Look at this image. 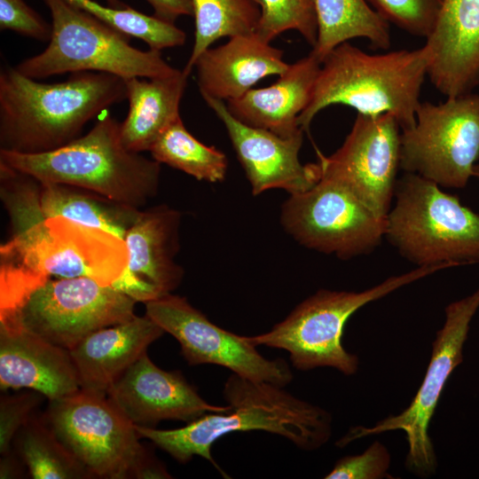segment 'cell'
I'll list each match as a JSON object with an SVG mask.
<instances>
[{
	"label": "cell",
	"instance_id": "cell-2",
	"mask_svg": "<svg viewBox=\"0 0 479 479\" xmlns=\"http://www.w3.org/2000/svg\"><path fill=\"white\" fill-rule=\"evenodd\" d=\"M125 80L76 72L60 82H37L4 67L0 72V150L43 153L79 137L83 127L126 99Z\"/></svg>",
	"mask_w": 479,
	"mask_h": 479
},
{
	"label": "cell",
	"instance_id": "cell-20",
	"mask_svg": "<svg viewBox=\"0 0 479 479\" xmlns=\"http://www.w3.org/2000/svg\"><path fill=\"white\" fill-rule=\"evenodd\" d=\"M0 389H32L49 400L81 389L67 349L13 324H0Z\"/></svg>",
	"mask_w": 479,
	"mask_h": 479
},
{
	"label": "cell",
	"instance_id": "cell-38",
	"mask_svg": "<svg viewBox=\"0 0 479 479\" xmlns=\"http://www.w3.org/2000/svg\"><path fill=\"white\" fill-rule=\"evenodd\" d=\"M107 3V5L114 7V8H125L128 5L122 3L120 0H106Z\"/></svg>",
	"mask_w": 479,
	"mask_h": 479
},
{
	"label": "cell",
	"instance_id": "cell-4",
	"mask_svg": "<svg viewBox=\"0 0 479 479\" xmlns=\"http://www.w3.org/2000/svg\"><path fill=\"white\" fill-rule=\"evenodd\" d=\"M0 163L41 183L76 186L137 208L155 197L160 185L161 163L128 150L122 142L121 122L110 114L85 135L51 152L0 150Z\"/></svg>",
	"mask_w": 479,
	"mask_h": 479
},
{
	"label": "cell",
	"instance_id": "cell-34",
	"mask_svg": "<svg viewBox=\"0 0 479 479\" xmlns=\"http://www.w3.org/2000/svg\"><path fill=\"white\" fill-rule=\"evenodd\" d=\"M45 397L38 391L27 389L0 398V454L12 451L18 431L33 415L35 409Z\"/></svg>",
	"mask_w": 479,
	"mask_h": 479
},
{
	"label": "cell",
	"instance_id": "cell-21",
	"mask_svg": "<svg viewBox=\"0 0 479 479\" xmlns=\"http://www.w3.org/2000/svg\"><path fill=\"white\" fill-rule=\"evenodd\" d=\"M290 64L283 51L255 32L229 37L218 47H209L196 59L193 68L200 94L220 100L241 97L264 77L281 75Z\"/></svg>",
	"mask_w": 479,
	"mask_h": 479
},
{
	"label": "cell",
	"instance_id": "cell-3",
	"mask_svg": "<svg viewBox=\"0 0 479 479\" xmlns=\"http://www.w3.org/2000/svg\"><path fill=\"white\" fill-rule=\"evenodd\" d=\"M428 66L424 45L412 51L369 54L343 43L322 61L299 126L307 130L324 108L343 105L365 115L390 114L402 130L410 129L415 124Z\"/></svg>",
	"mask_w": 479,
	"mask_h": 479
},
{
	"label": "cell",
	"instance_id": "cell-32",
	"mask_svg": "<svg viewBox=\"0 0 479 479\" xmlns=\"http://www.w3.org/2000/svg\"><path fill=\"white\" fill-rule=\"evenodd\" d=\"M389 24L427 38L436 20L440 0H367Z\"/></svg>",
	"mask_w": 479,
	"mask_h": 479
},
{
	"label": "cell",
	"instance_id": "cell-37",
	"mask_svg": "<svg viewBox=\"0 0 479 479\" xmlns=\"http://www.w3.org/2000/svg\"><path fill=\"white\" fill-rule=\"evenodd\" d=\"M0 462V478H17L21 477L22 468L20 466L21 459L17 453L12 451L4 455H1Z\"/></svg>",
	"mask_w": 479,
	"mask_h": 479
},
{
	"label": "cell",
	"instance_id": "cell-33",
	"mask_svg": "<svg viewBox=\"0 0 479 479\" xmlns=\"http://www.w3.org/2000/svg\"><path fill=\"white\" fill-rule=\"evenodd\" d=\"M391 458L387 447L374 441L363 453L347 455L336 461L326 479H384L391 478L388 473Z\"/></svg>",
	"mask_w": 479,
	"mask_h": 479
},
{
	"label": "cell",
	"instance_id": "cell-36",
	"mask_svg": "<svg viewBox=\"0 0 479 479\" xmlns=\"http://www.w3.org/2000/svg\"><path fill=\"white\" fill-rule=\"evenodd\" d=\"M153 10V15L164 21L175 23L181 16H193L192 0H145Z\"/></svg>",
	"mask_w": 479,
	"mask_h": 479
},
{
	"label": "cell",
	"instance_id": "cell-29",
	"mask_svg": "<svg viewBox=\"0 0 479 479\" xmlns=\"http://www.w3.org/2000/svg\"><path fill=\"white\" fill-rule=\"evenodd\" d=\"M149 152L158 162L200 181L216 183L224 180L226 175V155L194 137L185 127L181 117L162 132Z\"/></svg>",
	"mask_w": 479,
	"mask_h": 479
},
{
	"label": "cell",
	"instance_id": "cell-6",
	"mask_svg": "<svg viewBox=\"0 0 479 479\" xmlns=\"http://www.w3.org/2000/svg\"><path fill=\"white\" fill-rule=\"evenodd\" d=\"M385 239L418 266L479 263V215L436 183L406 173L397 180Z\"/></svg>",
	"mask_w": 479,
	"mask_h": 479
},
{
	"label": "cell",
	"instance_id": "cell-27",
	"mask_svg": "<svg viewBox=\"0 0 479 479\" xmlns=\"http://www.w3.org/2000/svg\"><path fill=\"white\" fill-rule=\"evenodd\" d=\"M13 444L32 478H90L59 439L43 414L32 415L16 434Z\"/></svg>",
	"mask_w": 479,
	"mask_h": 479
},
{
	"label": "cell",
	"instance_id": "cell-17",
	"mask_svg": "<svg viewBox=\"0 0 479 479\" xmlns=\"http://www.w3.org/2000/svg\"><path fill=\"white\" fill-rule=\"evenodd\" d=\"M203 99L224 123L254 195L273 188L297 194L319 180L318 162L303 165L299 160L303 133L280 137L242 122L223 100L210 97Z\"/></svg>",
	"mask_w": 479,
	"mask_h": 479
},
{
	"label": "cell",
	"instance_id": "cell-19",
	"mask_svg": "<svg viewBox=\"0 0 479 479\" xmlns=\"http://www.w3.org/2000/svg\"><path fill=\"white\" fill-rule=\"evenodd\" d=\"M428 76L441 93L456 97L479 87V0H440L424 44Z\"/></svg>",
	"mask_w": 479,
	"mask_h": 479
},
{
	"label": "cell",
	"instance_id": "cell-12",
	"mask_svg": "<svg viewBox=\"0 0 479 479\" xmlns=\"http://www.w3.org/2000/svg\"><path fill=\"white\" fill-rule=\"evenodd\" d=\"M479 160V93L420 102L401 132L400 169L448 188H464Z\"/></svg>",
	"mask_w": 479,
	"mask_h": 479
},
{
	"label": "cell",
	"instance_id": "cell-9",
	"mask_svg": "<svg viewBox=\"0 0 479 479\" xmlns=\"http://www.w3.org/2000/svg\"><path fill=\"white\" fill-rule=\"evenodd\" d=\"M445 268L450 266H418L361 292L318 290L269 332L247 336L248 341L255 346L287 350L297 370L332 367L351 376L358 369L359 359L357 355L348 352L342 343L349 318L365 304Z\"/></svg>",
	"mask_w": 479,
	"mask_h": 479
},
{
	"label": "cell",
	"instance_id": "cell-11",
	"mask_svg": "<svg viewBox=\"0 0 479 479\" xmlns=\"http://www.w3.org/2000/svg\"><path fill=\"white\" fill-rule=\"evenodd\" d=\"M479 309V288L471 294L451 302L445 308V319L432 343V352L423 381L410 405L397 415H390L373 427L351 428L336 445L388 431L403 430L407 438L406 468L420 477L435 474L437 461L428 435L444 388L455 368L463 362V349L470 324Z\"/></svg>",
	"mask_w": 479,
	"mask_h": 479
},
{
	"label": "cell",
	"instance_id": "cell-5",
	"mask_svg": "<svg viewBox=\"0 0 479 479\" xmlns=\"http://www.w3.org/2000/svg\"><path fill=\"white\" fill-rule=\"evenodd\" d=\"M136 302L90 278L0 271V324L20 326L68 350L92 332L134 318Z\"/></svg>",
	"mask_w": 479,
	"mask_h": 479
},
{
	"label": "cell",
	"instance_id": "cell-16",
	"mask_svg": "<svg viewBox=\"0 0 479 479\" xmlns=\"http://www.w3.org/2000/svg\"><path fill=\"white\" fill-rule=\"evenodd\" d=\"M180 224L181 213L167 205L140 210L123 239L127 266L112 287L145 303L174 291L184 277L175 261Z\"/></svg>",
	"mask_w": 479,
	"mask_h": 479
},
{
	"label": "cell",
	"instance_id": "cell-14",
	"mask_svg": "<svg viewBox=\"0 0 479 479\" xmlns=\"http://www.w3.org/2000/svg\"><path fill=\"white\" fill-rule=\"evenodd\" d=\"M145 304V315L179 342L189 365H216L241 377L279 387L292 381V371L284 359L265 358L247 336L215 325L185 297L170 293Z\"/></svg>",
	"mask_w": 479,
	"mask_h": 479
},
{
	"label": "cell",
	"instance_id": "cell-18",
	"mask_svg": "<svg viewBox=\"0 0 479 479\" xmlns=\"http://www.w3.org/2000/svg\"><path fill=\"white\" fill-rule=\"evenodd\" d=\"M113 404L134 425L155 428L161 420L186 423L209 412H223L228 404L205 401L180 371H165L141 356L108 389Z\"/></svg>",
	"mask_w": 479,
	"mask_h": 479
},
{
	"label": "cell",
	"instance_id": "cell-23",
	"mask_svg": "<svg viewBox=\"0 0 479 479\" xmlns=\"http://www.w3.org/2000/svg\"><path fill=\"white\" fill-rule=\"evenodd\" d=\"M320 66L321 62L310 52L290 64L273 84L252 88L227 101V107L242 122L280 137L303 133L298 119L310 100Z\"/></svg>",
	"mask_w": 479,
	"mask_h": 479
},
{
	"label": "cell",
	"instance_id": "cell-35",
	"mask_svg": "<svg viewBox=\"0 0 479 479\" xmlns=\"http://www.w3.org/2000/svg\"><path fill=\"white\" fill-rule=\"evenodd\" d=\"M0 29L11 30L40 42H49L51 35V24L23 0H0Z\"/></svg>",
	"mask_w": 479,
	"mask_h": 479
},
{
	"label": "cell",
	"instance_id": "cell-7",
	"mask_svg": "<svg viewBox=\"0 0 479 479\" xmlns=\"http://www.w3.org/2000/svg\"><path fill=\"white\" fill-rule=\"evenodd\" d=\"M43 416L90 478H172L106 395L80 389L49 400Z\"/></svg>",
	"mask_w": 479,
	"mask_h": 479
},
{
	"label": "cell",
	"instance_id": "cell-22",
	"mask_svg": "<svg viewBox=\"0 0 479 479\" xmlns=\"http://www.w3.org/2000/svg\"><path fill=\"white\" fill-rule=\"evenodd\" d=\"M164 333L145 315L87 335L69 350L81 389L106 395L120 376Z\"/></svg>",
	"mask_w": 479,
	"mask_h": 479
},
{
	"label": "cell",
	"instance_id": "cell-8",
	"mask_svg": "<svg viewBox=\"0 0 479 479\" xmlns=\"http://www.w3.org/2000/svg\"><path fill=\"white\" fill-rule=\"evenodd\" d=\"M51 16V35L40 53L15 68L33 79L76 72L155 78L172 75L171 67L154 50L141 51L130 36L114 29L68 0H43Z\"/></svg>",
	"mask_w": 479,
	"mask_h": 479
},
{
	"label": "cell",
	"instance_id": "cell-26",
	"mask_svg": "<svg viewBox=\"0 0 479 479\" xmlns=\"http://www.w3.org/2000/svg\"><path fill=\"white\" fill-rule=\"evenodd\" d=\"M40 202L46 218H66L122 240L140 213L137 208L63 184L41 183Z\"/></svg>",
	"mask_w": 479,
	"mask_h": 479
},
{
	"label": "cell",
	"instance_id": "cell-13",
	"mask_svg": "<svg viewBox=\"0 0 479 479\" xmlns=\"http://www.w3.org/2000/svg\"><path fill=\"white\" fill-rule=\"evenodd\" d=\"M280 218L300 244L341 259L369 254L385 238L386 218L373 214L342 185L323 177L309 190L290 195Z\"/></svg>",
	"mask_w": 479,
	"mask_h": 479
},
{
	"label": "cell",
	"instance_id": "cell-25",
	"mask_svg": "<svg viewBox=\"0 0 479 479\" xmlns=\"http://www.w3.org/2000/svg\"><path fill=\"white\" fill-rule=\"evenodd\" d=\"M318 26L310 51L321 63L338 45L365 38L373 49L388 50L391 44L389 24L367 0H310Z\"/></svg>",
	"mask_w": 479,
	"mask_h": 479
},
{
	"label": "cell",
	"instance_id": "cell-28",
	"mask_svg": "<svg viewBox=\"0 0 479 479\" xmlns=\"http://www.w3.org/2000/svg\"><path fill=\"white\" fill-rule=\"evenodd\" d=\"M194 43L183 69L190 75L199 56L222 37L256 31L261 16L255 0H192Z\"/></svg>",
	"mask_w": 479,
	"mask_h": 479
},
{
	"label": "cell",
	"instance_id": "cell-1",
	"mask_svg": "<svg viewBox=\"0 0 479 479\" xmlns=\"http://www.w3.org/2000/svg\"><path fill=\"white\" fill-rule=\"evenodd\" d=\"M283 388L232 373L223 390L227 411L204 414L176 429L138 425L135 428L141 438L151 440L177 462L186 463L200 456L224 476L226 474L213 459L211 448L230 433L265 431L285 437L302 450L319 449L332 436L331 414Z\"/></svg>",
	"mask_w": 479,
	"mask_h": 479
},
{
	"label": "cell",
	"instance_id": "cell-10",
	"mask_svg": "<svg viewBox=\"0 0 479 479\" xmlns=\"http://www.w3.org/2000/svg\"><path fill=\"white\" fill-rule=\"evenodd\" d=\"M127 263L123 240L62 217L41 216L12 229L0 247V267L43 279L84 277L112 286Z\"/></svg>",
	"mask_w": 479,
	"mask_h": 479
},
{
	"label": "cell",
	"instance_id": "cell-31",
	"mask_svg": "<svg viewBox=\"0 0 479 479\" xmlns=\"http://www.w3.org/2000/svg\"><path fill=\"white\" fill-rule=\"evenodd\" d=\"M261 16L255 33L271 43L287 30L297 31L312 47L318 26L310 0H255Z\"/></svg>",
	"mask_w": 479,
	"mask_h": 479
},
{
	"label": "cell",
	"instance_id": "cell-15",
	"mask_svg": "<svg viewBox=\"0 0 479 479\" xmlns=\"http://www.w3.org/2000/svg\"><path fill=\"white\" fill-rule=\"evenodd\" d=\"M401 127L390 114H357L342 146L318 153L320 177L338 182L373 214L386 218L400 168Z\"/></svg>",
	"mask_w": 479,
	"mask_h": 479
},
{
	"label": "cell",
	"instance_id": "cell-39",
	"mask_svg": "<svg viewBox=\"0 0 479 479\" xmlns=\"http://www.w3.org/2000/svg\"><path fill=\"white\" fill-rule=\"evenodd\" d=\"M473 177H475L479 178V163H476L475 168H474Z\"/></svg>",
	"mask_w": 479,
	"mask_h": 479
},
{
	"label": "cell",
	"instance_id": "cell-24",
	"mask_svg": "<svg viewBox=\"0 0 479 479\" xmlns=\"http://www.w3.org/2000/svg\"><path fill=\"white\" fill-rule=\"evenodd\" d=\"M188 75L125 80L129 111L121 122V138L130 151H150L162 132L180 118L179 106Z\"/></svg>",
	"mask_w": 479,
	"mask_h": 479
},
{
	"label": "cell",
	"instance_id": "cell-30",
	"mask_svg": "<svg viewBox=\"0 0 479 479\" xmlns=\"http://www.w3.org/2000/svg\"><path fill=\"white\" fill-rule=\"evenodd\" d=\"M114 29L145 42L150 50L161 51L181 46L185 42V32L175 23L146 15L130 6L114 8L94 0H68Z\"/></svg>",
	"mask_w": 479,
	"mask_h": 479
}]
</instances>
